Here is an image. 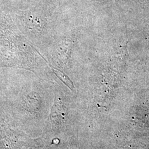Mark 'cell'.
<instances>
[{"instance_id": "1", "label": "cell", "mask_w": 149, "mask_h": 149, "mask_svg": "<svg viewBox=\"0 0 149 149\" xmlns=\"http://www.w3.org/2000/svg\"><path fill=\"white\" fill-rule=\"evenodd\" d=\"M67 117V109L58 97L55 96L53 105L51 109L50 119L56 124H60L65 122Z\"/></svg>"}, {"instance_id": "2", "label": "cell", "mask_w": 149, "mask_h": 149, "mask_svg": "<svg viewBox=\"0 0 149 149\" xmlns=\"http://www.w3.org/2000/svg\"><path fill=\"white\" fill-rule=\"evenodd\" d=\"M72 47V42L68 39L64 40L59 44L57 49V54L59 60L63 65L66 64L71 53Z\"/></svg>"}, {"instance_id": "3", "label": "cell", "mask_w": 149, "mask_h": 149, "mask_svg": "<svg viewBox=\"0 0 149 149\" xmlns=\"http://www.w3.org/2000/svg\"><path fill=\"white\" fill-rule=\"evenodd\" d=\"M52 68V69L55 75L61 80L65 85L67 86L71 90H73L74 88V86L72 83V82L70 79L69 77L65 74L64 72H63L61 70L56 69V68L52 66L51 65H49Z\"/></svg>"}]
</instances>
